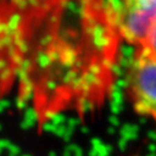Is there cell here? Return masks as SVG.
<instances>
[{
  "label": "cell",
  "mask_w": 156,
  "mask_h": 156,
  "mask_svg": "<svg viewBox=\"0 0 156 156\" xmlns=\"http://www.w3.org/2000/svg\"><path fill=\"white\" fill-rule=\"evenodd\" d=\"M117 22L122 36L139 47L156 22V0H120Z\"/></svg>",
  "instance_id": "7a4b0ae2"
},
{
  "label": "cell",
  "mask_w": 156,
  "mask_h": 156,
  "mask_svg": "<svg viewBox=\"0 0 156 156\" xmlns=\"http://www.w3.org/2000/svg\"><path fill=\"white\" fill-rule=\"evenodd\" d=\"M136 49H141L143 51L156 56V22L150 29L149 34L146 35L143 42L139 47H136Z\"/></svg>",
  "instance_id": "3957f363"
},
{
  "label": "cell",
  "mask_w": 156,
  "mask_h": 156,
  "mask_svg": "<svg viewBox=\"0 0 156 156\" xmlns=\"http://www.w3.org/2000/svg\"><path fill=\"white\" fill-rule=\"evenodd\" d=\"M127 94L133 110L156 126V56L136 49L126 79Z\"/></svg>",
  "instance_id": "6da1fadb"
}]
</instances>
